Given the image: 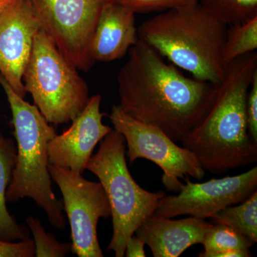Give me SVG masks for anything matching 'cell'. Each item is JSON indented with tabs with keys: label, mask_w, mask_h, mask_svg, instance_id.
Masks as SVG:
<instances>
[{
	"label": "cell",
	"mask_w": 257,
	"mask_h": 257,
	"mask_svg": "<svg viewBox=\"0 0 257 257\" xmlns=\"http://www.w3.org/2000/svg\"><path fill=\"white\" fill-rule=\"evenodd\" d=\"M128 55L116 78L120 107L182 143L207 114L219 84L185 77L140 40Z\"/></svg>",
	"instance_id": "cell-1"
},
{
	"label": "cell",
	"mask_w": 257,
	"mask_h": 257,
	"mask_svg": "<svg viewBox=\"0 0 257 257\" xmlns=\"http://www.w3.org/2000/svg\"><path fill=\"white\" fill-rule=\"evenodd\" d=\"M256 72V52L228 64L210 109L182 142L204 171L223 174L257 162V144L248 135L246 111L248 89Z\"/></svg>",
	"instance_id": "cell-2"
},
{
	"label": "cell",
	"mask_w": 257,
	"mask_h": 257,
	"mask_svg": "<svg viewBox=\"0 0 257 257\" xmlns=\"http://www.w3.org/2000/svg\"><path fill=\"white\" fill-rule=\"evenodd\" d=\"M227 28L198 3L155 15L138 30L139 40L176 67L219 84L226 74L222 48Z\"/></svg>",
	"instance_id": "cell-3"
},
{
	"label": "cell",
	"mask_w": 257,
	"mask_h": 257,
	"mask_svg": "<svg viewBox=\"0 0 257 257\" xmlns=\"http://www.w3.org/2000/svg\"><path fill=\"white\" fill-rule=\"evenodd\" d=\"M0 84L11 109L17 142L16 162L7 191V201L31 198L46 213L52 227L63 229L62 208L52 189L48 145L57 134L36 105L20 97L0 74Z\"/></svg>",
	"instance_id": "cell-4"
},
{
	"label": "cell",
	"mask_w": 257,
	"mask_h": 257,
	"mask_svg": "<svg viewBox=\"0 0 257 257\" xmlns=\"http://www.w3.org/2000/svg\"><path fill=\"white\" fill-rule=\"evenodd\" d=\"M126 141L112 130L101 140L99 150L90 157L86 170L99 179L110 204L113 234L108 251L124 256L126 243L144 221L155 213L165 193L149 192L132 177L126 164Z\"/></svg>",
	"instance_id": "cell-5"
},
{
	"label": "cell",
	"mask_w": 257,
	"mask_h": 257,
	"mask_svg": "<svg viewBox=\"0 0 257 257\" xmlns=\"http://www.w3.org/2000/svg\"><path fill=\"white\" fill-rule=\"evenodd\" d=\"M26 92L50 124L73 121L89 100L87 83L40 28L23 75Z\"/></svg>",
	"instance_id": "cell-6"
},
{
	"label": "cell",
	"mask_w": 257,
	"mask_h": 257,
	"mask_svg": "<svg viewBox=\"0 0 257 257\" xmlns=\"http://www.w3.org/2000/svg\"><path fill=\"white\" fill-rule=\"evenodd\" d=\"M40 27L64 57L77 69L87 72L93 34L101 11L121 0H28Z\"/></svg>",
	"instance_id": "cell-7"
},
{
	"label": "cell",
	"mask_w": 257,
	"mask_h": 257,
	"mask_svg": "<svg viewBox=\"0 0 257 257\" xmlns=\"http://www.w3.org/2000/svg\"><path fill=\"white\" fill-rule=\"evenodd\" d=\"M116 131L124 136L128 150V162L138 159L152 161L163 172L162 184L167 190L179 192L187 176L202 179L205 171L195 155L176 144L160 128L145 124L126 114L119 105H114L109 115Z\"/></svg>",
	"instance_id": "cell-8"
},
{
	"label": "cell",
	"mask_w": 257,
	"mask_h": 257,
	"mask_svg": "<svg viewBox=\"0 0 257 257\" xmlns=\"http://www.w3.org/2000/svg\"><path fill=\"white\" fill-rule=\"evenodd\" d=\"M51 178L60 188L71 227L72 251L79 257H102L97 238L100 218L111 216L110 204L100 182H91L63 167L49 165Z\"/></svg>",
	"instance_id": "cell-9"
},
{
	"label": "cell",
	"mask_w": 257,
	"mask_h": 257,
	"mask_svg": "<svg viewBox=\"0 0 257 257\" xmlns=\"http://www.w3.org/2000/svg\"><path fill=\"white\" fill-rule=\"evenodd\" d=\"M257 188V167L233 177L194 183L188 178L177 195L165 196L153 215L172 219L181 215L207 219L221 209L242 202Z\"/></svg>",
	"instance_id": "cell-10"
},
{
	"label": "cell",
	"mask_w": 257,
	"mask_h": 257,
	"mask_svg": "<svg viewBox=\"0 0 257 257\" xmlns=\"http://www.w3.org/2000/svg\"><path fill=\"white\" fill-rule=\"evenodd\" d=\"M40 28L28 0H13L0 16V74L23 99V75Z\"/></svg>",
	"instance_id": "cell-11"
},
{
	"label": "cell",
	"mask_w": 257,
	"mask_h": 257,
	"mask_svg": "<svg viewBox=\"0 0 257 257\" xmlns=\"http://www.w3.org/2000/svg\"><path fill=\"white\" fill-rule=\"evenodd\" d=\"M101 96L89 98L85 108L72 121V125L62 135H56L49 143V162L82 175L88 161L98 143L112 128L103 124Z\"/></svg>",
	"instance_id": "cell-12"
},
{
	"label": "cell",
	"mask_w": 257,
	"mask_h": 257,
	"mask_svg": "<svg viewBox=\"0 0 257 257\" xmlns=\"http://www.w3.org/2000/svg\"><path fill=\"white\" fill-rule=\"evenodd\" d=\"M213 224L201 218L173 219L152 215L135 234L145 241L155 257H178L193 245L202 243Z\"/></svg>",
	"instance_id": "cell-13"
},
{
	"label": "cell",
	"mask_w": 257,
	"mask_h": 257,
	"mask_svg": "<svg viewBox=\"0 0 257 257\" xmlns=\"http://www.w3.org/2000/svg\"><path fill=\"white\" fill-rule=\"evenodd\" d=\"M135 13L127 6L114 2L101 11L91 42L95 62L119 60L138 42Z\"/></svg>",
	"instance_id": "cell-14"
},
{
	"label": "cell",
	"mask_w": 257,
	"mask_h": 257,
	"mask_svg": "<svg viewBox=\"0 0 257 257\" xmlns=\"http://www.w3.org/2000/svg\"><path fill=\"white\" fill-rule=\"evenodd\" d=\"M17 148L13 140L0 133V241L15 242L30 239V231L19 224L7 207V191L16 162Z\"/></svg>",
	"instance_id": "cell-15"
},
{
	"label": "cell",
	"mask_w": 257,
	"mask_h": 257,
	"mask_svg": "<svg viewBox=\"0 0 257 257\" xmlns=\"http://www.w3.org/2000/svg\"><path fill=\"white\" fill-rule=\"evenodd\" d=\"M211 219L214 224L226 225L257 242V192L242 202L229 206L216 213Z\"/></svg>",
	"instance_id": "cell-16"
},
{
	"label": "cell",
	"mask_w": 257,
	"mask_h": 257,
	"mask_svg": "<svg viewBox=\"0 0 257 257\" xmlns=\"http://www.w3.org/2000/svg\"><path fill=\"white\" fill-rule=\"evenodd\" d=\"M257 49V17L248 21L228 26L222 48L226 66L238 57Z\"/></svg>",
	"instance_id": "cell-17"
},
{
	"label": "cell",
	"mask_w": 257,
	"mask_h": 257,
	"mask_svg": "<svg viewBox=\"0 0 257 257\" xmlns=\"http://www.w3.org/2000/svg\"><path fill=\"white\" fill-rule=\"evenodd\" d=\"M202 244L204 251L199 253V256L214 257L216 253L229 250L249 249L254 243L226 225L213 224Z\"/></svg>",
	"instance_id": "cell-18"
},
{
	"label": "cell",
	"mask_w": 257,
	"mask_h": 257,
	"mask_svg": "<svg viewBox=\"0 0 257 257\" xmlns=\"http://www.w3.org/2000/svg\"><path fill=\"white\" fill-rule=\"evenodd\" d=\"M199 3L228 26L257 17V0H199Z\"/></svg>",
	"instance_id": "cell-19"
},
{
	"label": "cell",
	"mask_w": 257,
	"mask_h": 257,
	"mask_svg": "<svg viewBox=\"0 0 257 257\" xmlns=\"http://www.w3.org/2000/svg\"><path fill=\"white\" fill-rule=\"evenodd\" d=\"M27 223L33 235L35 256L64 257L72 251V243L57 241L53 235L45 231L37 218L30 216Z\"/></svg>",
	"instance_id": "cell-20"
},
{
	"label": "cell",
	"mask_w": 257,
	"mask_h": 257,
	"mask_svg": "<svg viewBox=\"0 0 257 257\" xmlns=\"http://www.w3.org/2000/svg\"><path fill=\"white\" fill-rule=\"evenodd\" d=\"M121 3L136 14L177 9L196 4L199 0H121Z\"/></svg>",
	"instance_id": "cell-21"
},
{
	"label": "cell",
	"mask_w": 257,
	"mask_h": 257,
	"mask_svg": "<svg viewBox=\"0 0 257 257\" xmlns=\"http://www.w3.org/2000/svg\"><path fill=\"white\" fill-rule=\"evenodd\" d=\"M246 111L248 135L253 143L257 144V72L248 89Z\"/></svg>",
	"instance_id": "cell-22"
},
{
	"label": "cell",
	"mask_w": 257,
	"mask_h": 257,
	"mask_svg": "<svg viewBox=\"0 0 257 257\" xmlns=\"http://www.w3.org/2000/svg\"><path fill=\"white\" fill-rule=\"evenodd\" d=\"M35 256V243L33 240L20 241L19 242L0 241V257Z\"/></svg>",
	"instance_id": "cell-23"
},
{
	"label": "cell",
	"mask_w": 257,
	"mask_h": 257,
	"mask_svg": "<svg viewBox=\"0 0 257 257\" xmlns=\"http://www.w3.org/2000/svg\"><path fill=\"white\" fill-rule=\"evenodd\" d=\"M145 241L138 237L137 235H133L128 239L125 248L124 256L126 257H145Z\"/></svg>",
	"instance_id": "cell-24"
},
{
	"label": "cell",
	"mask_w": 257,
	"mask_h": 257,
	"mask_svg": "<svg viewBox=\"0 0 257 257\" xmlns=\"http://www.w3.org/2000/svg\"><path fill=\"white\" fill-rule=\"evenodd\" d=\"M251 253L249 249H234L216 253L214 257H249Z\"/></svg>",
	"instance_id": "cell-25"
},
{
	"label": "cell",
	"mask_w": 257,
	"mask_h": 257,
	"mask_svg": "<svg viewBox=\"0 0 257 257\" xmlns=\"http://www.w3.org/2000/svg\"><path fill=\"white\" fill-rule=\"evenodd\" d=\"M13 0H0V16L3 14L5 10L8 8V5L12 3Z\"/></svg>",
	"instance_id": "cell-26"
}]
</instances>
